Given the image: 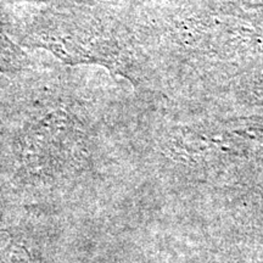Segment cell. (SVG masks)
I'll list each match as a JSON object with an SVG mask.
<instances>
[{
	"mask_svg": "<svg viewBox=\"0 0 263 263\" xmlns=\"http://www.w3.org/2000/svg\"><path fill=\"white\" fill-rule=\"evenodd\" d=\"M16 50L4 35L0 34V71H8L17 64Z\"/></svg>",
	"mask_w": 263,
	"mask_h": 263,
	"instance_id": "6da1fadb",
	"label": "cell"
}]
</instances>
